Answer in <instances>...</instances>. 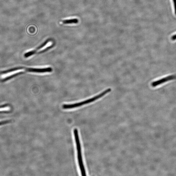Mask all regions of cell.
I'll list each match as a JSON object with an SVG mask.
<instances>
[{"instance_id":"cell-1","label":"cell","mask_w":176,"mask_h":176,"mask_svg":"<svg viewBox=\"0 0 176 176\" xmlns=\"http://www.w3.org/2000/svg\"><path fill=\"white\" fill-rule=\"evenodd\" d=\"M111 90V89L110 88H109V89L105 90L97 95H96L90 99L82 101V102L72 104H64L63 106V108L65 109H71L79 107L82 106L83 105L90 103L102 97L105 95L110 92Z\"/></svg>"},{"instance_id":"cell-2","label":"cell","mask_w":176,"mask_h":176,"mask_svg":"<svg viewBox=\"0 0 176 176\" xmlns=\"http://www.w3.org/2000/svg\"><path fill=\"white\" fill-rule=\"evenodd\" d=\"M74 134L76 144L77 158L79 166L80 167L82 175V176H86V170L84 164H83L81 144L77 129H75L74 130Z\"/></svg>"},{"instance_id":"cell-3","label":"cell","mask_w":176,"mask_h":176,"mask_svg":"<svg viewBox=\"0 0 176 176\" xmlns=\"http://www.w3.org/2000/svg\"><path fill=\"white\" fill-rule=\"evenodd\" d=\"M50 42L49 39H47L45 42H44L41 45L38 47L36 49L32 51H31L27 52L24 55V56L25 58H28V57L32 56L35 54L37 53V52L43 48L45 47L47 45L48 43Z\"/></svg>"},{"instance_id":"cell-4","label":"cell","mask_w":176,"mask_h":176,"mask_svg":"<svg viewBox=\"0 0 176 176\" xmlns=\"http://www.w3.org/2000/svg\"><path fill=\"white\" fill-rule=\"evenodd\" d=\"M175 78H176V76L174 75L168 76L161 79L159 80L153 82L151 83V85L152 86L155 87L158 85H160L168 81Z\"/></svg>"},{"instance_id":"cell-5","label":"cell","mask_w":176,"mask_h":176,"mask_svg":"<svg viewBox=\"0 0 176 176\" xmlns=\"http://www.w3.org/2000/svg\"><path fill=\"white\" fill-rule=\"evenodd\" d=\"M78 20L76 19H66L61 21V23L63 24H77Z\"/></svg>"},{"instance_id":"cell-6","label":"cell","mask_w":176,"mask_h":176,"mask_svg":"<svg viewBox=\"0 0 176 176\" xmlns=\"http://www.w3.org/2000/svg\"><path fill=\"white\" fill-rule=\"evenodd\" d=\"M11 122V121L10 120H7L0 122V126L7 124V123H10Z\"/></svg>"},{"instance_id":"cell-7","label":"cell","mask_w":176,"mask_h":176,"mask_svg":"<svg viewBox=\"0 0 176 176\" xmlns=\"http://www.w3.org/2000/svg\"><path fill=\"white\" fill-rule=\"evenodd\" d=\"M175 14L176 15V0H173Z\"/></svg>"},{"instance_id":"cell-8","label":"cell","mask_w":176,"mask_h":176,"mask_svg":"<svg viewBox=\"0 0 176 176\" xmlns=\"http://www.w3.org/2000/svg\"><path fill=\"white\" fill-rule=\"evenodd\" d=\"M8 104H5L2 105L0 106V109L6 107L8 106Z\"/></svg>"},{"instance_id":"cell-9","label":"cell","mask_w":176,"mask_h":176,"mask_svg":"<svg viewBox=\"0 0 176 176\" xmlns=\"http://www.w3.org/2000/svg\"><path fill=\"white\" fill-rule=\"evenodd\" d=\"M171 39L173 40H174L176 39V34L174 35L172 37H171Z\"/></svg>"}]
</instances>
